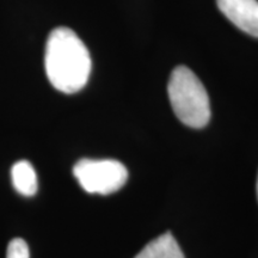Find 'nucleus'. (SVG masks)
I'll return each instance as SVG.
<instances>
[{
    "instance_id": "5",
    "label": "nucleus",
    "mask_w": 258,
    "mask_h": 258,
    "mask_svg": "<svg viewBox=\"0 0 258 258\" xmlns=\"http://www.w3.org/2000/svg\"><path fill=\"white\" fill-rule=\"evenodd\" d=\"M134 258H185L182 249L170 232L151 240Z\"/></svg>"
},
{
    "instance_id": "6",
    "label": "nucleus",
    "mask_w": 258,
    "mask_h": 258,
    "mask_svg": "<svg viewBox=\"0 0 258 258\" xmlns=\"http://www.w3.org/2000/svg\"><path fill=\"white\" fill-rule=\"evenodd\" d=\"M12 184L23 196H34L37 191V176L34 166L27 160H19L11 169Z\"/></svg>"
},
{
    "instance_id": "4",
    "label": "nucleus",
    "mask_w": 258,
    "mask_h": 258,
    "mask_svg": "<svg viewBox=\"0 0 258 258\" xmlns=\"http://www.w3.org/2000/svg\"><path fill=\"white\" fill-rule=\"evenodd\" d=\"M220 11L246 34L258 37L257 0H217Z\"/></svg>"
},
{
    "instance_id": "1",
    "label": "nucleus",
    "mask_w": 258,
    "mask_h": 258,
    "mask_svg": "<svg viewBox=\"0 0 258 258\" xmlns=\"http://www.w3.org/2000/svg\"><path fill=\"white\" fill-rule=\"evenodd\" d=\"M44 67L51 85L63 93H76L86 85L91 57L84 42L70 28H55L48 36Z\"/></svg>"
},
{
    "instance_id": "8",
    "label": "nucleus",
    "mask_w": 258,
    "mask_h": 258,
    "mask_svg": "<svg viewBox=\"0 0 258 258\" xmlns=\"http://www.w3.org/2000/svg\"><path fill=\"white\" fill-rule=\"evenodd\" d=\"M257 199H258V177H257Z\"/></svg>"
},
{
    "instance_id": "2",
    "label": "nucleus",
    "mask_w": 258,
    "mask_h": 258,
    "mask_svg": "<svg viewBox=\"0 0 258 258\" xmlns=\"http://www.w3.org/2000/svg\"><path fill=\"white\" fill-rule=\"evenodd\" d=\"M167 92L178 120L191 128H203L211 120V103L201 80L186 66L171 73Z\"/></svg>"
},
{
    "instance_id": "7",
    "label": "nucleus",
    "mask_w": 258,
    "mask_h": 258,
    "mask_svg": "<svg viewBox=\"0 0 258 258\" xmlns=\"http://www.w3.org/2000/svg\"><path fill=\"white\" fill-rule=\"evenodd\" d=\"M6 258H30L28 244L22 238H15L9 243Z\"/></svg>"
},
{
    "instance_id": "3",
    "label": "nucleus",
    "mask_w": 258,
    "mask_h": 258,
    "mask_svg": "<svg viewBox=\"0 0 258 258\" xmlns=\"http://www.w3.org/2000/svg\"><path fill=\"white\" fill-rule=\"evenodd\" d=\"M73 175L86 192L99 195L116 192L128 179L125 166L114 159H80L73 167Z\"/></svg>"
}]
</instances>
